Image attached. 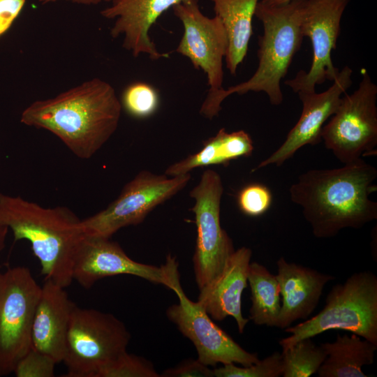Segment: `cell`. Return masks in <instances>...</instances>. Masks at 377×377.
I'll return each mask as SVG.
<instances>
[{
	"label": "cell",
	"instance_id": "1",
	"mask_svg": "<svg viewBox=\"0 0 377 377\" xmlns=\"http://www.w3.org/2000/svg\"><path fill=\"white\" fill-rule=\"evenodd\" d=\"M377 169L361 158L334 169L310 170L289 188L293 202L317 238L336 236L344 228L358 229L377 219Z\"/></svg>",
	"mask_w": 377,
	"mask_h": 377
},
{
	"label": "cell",
	"instance_id": "2",
	"mask_svg": "<svg viewBox=\"0 0 377 377\" xmlns=\"http://www.w3.org/2000/svg\"><path fill=\"white\" fill-rule=\"evenodd\" d=\"M121 109L113 87L95 77L53 98L33 102L20 121L50 131L75 156L89 159L116 131Z\"/></svg>",
	"mask_w": 377,
	"mask_h": 377
},
{
	"label": "cell",
	"instance_id": "3",
	"mask_svg": "<svg viewBox=\"0 0 377 377\" xmlns=\"http://www.w3.org/2000/svg\"><path fill=\"white\" fill-rule=\"evenodd\" d=\"M0 223L11 230L15 241L29 242L45 280L64 288L71 284L74 258L84 236L74 212L0 192Z\"/></svg>",
	"mask_w": 377,
	"mask_h": 377
},
{
	"label": "cell",
	"instance_id": "4",
	"mask_svg": "<svg viewBox=\"0 0 377 377\" xmlns=\"http://www.w3.org/2000/svg\"><path fill=\"white\" fill-rule=\"evenodd\" d=\"M305 2L292 0L277 6L258 2L255 16L261 22L263 32L258 37L257 69L248 80L206 96L200 109L203 117L212 119L218 116L222 102L234 94L264 92L272 105L282 103L281 82L287 75L304 38L300 24Z\"/></svg>",
	"mask_w": 377,
	"mask_h": 377
},
{
	"label": "cell",
	"instance_id": "5",
	"mask_svg": "<svg viewBox=\"0 0 377 377\" xmlns=\"http://www.w3.org/2000/svg\"><path fill=\"white\" fill-rule=\"evenodd\" d=\"M341 330L377 345V276L371 271L351 274L332 287L323 309L312 318L284 329L291 335L279 341L283 348L325 331Z\"/></svg>",
	"mask_w": 377,
	"mask_h": 377
},
{
	"label": "cell",
	"instance_id": "6",
	"mask_svg": "<svg viewBox=\"0 0 377 377\" xmlns=\"http://www.w3.org/2000/svg\"><path fill=\"white\" fill-rule=\"evenodd\" d=\"M131 334L114 315L75 305L71 316L62 362L66 377H97L127 351Z\"/></svg>",
	"mask_w": 377,
	"mask_h": 377
},
{
	"label": "cell",
	"instance_id": "7",
	"mask_svg": "<svg viewBox=\"0 0 377 377\" xmlns=\"http://www.w3.org/2000/svg\"><path fill=\"white\" fill-rule=\"evenodd\" d=\"M168 288L178 297L179 303L168 308V318L194 345L198 360L207 366L218 363L249 366L259 360L257 353H249L212 320L204 308L186 295L179 281L178 262L168 255L163 265Z\"/></svg>",
	"mask_w": 377,
	"mask_h": 377
},
{
	"label": "cell",
	"instance_id": "8",
	"mask_svg": "<svg viewBox=\"0 0 377 377\" xmlns=\"http://www.w3.org/2000/svg\"><path fill=\"white\" fill-rule=\"evenodd\" d=\"M376 101L377 85L364 71L357 89L351 94H344L337 111L323 126L321 140L343 164L376 154Z\"/></svg>",
	"mask_w": 377,
	"mask_h": 377
},
{
	"label": "cell",
	"instance_id": "9",
	"mask_svg": "<svg viewBox=\"0 0 377 377\" xmlns=\"http://www.w3.org/2000/svg\"><path fill=\"white\" fill-rule=\"evenodd\" d=\"M190 179V172L168 176L140 171L106 208L81 220L82 232L87 236L111 238L119 230L143 222L154 208L182 191Z\"/></svg>",
	"mask_w": 377,
	"mask_h": 377
},
{
	"label": "cell",
	"instance_id": "10",
	"mask_svg": "<svg viewBox=\"0 0 377 377\" xmlns=\"http://www.w3.org/2000/svg\"><path fill=\"white\" fill-rule=\"evenodd\" d=\"M223 193L221 176L217 172L208 169L203 172L198 184L189 193L195 200L191 209L197 227L193 263L199 291L219 277L235 251L232 239L221 226Z\"/></svg>",
	"mask_w": 377,
	"mask_h": 377
},
{
	"label": "cell",
	"instance_id": "11",
	"mask_svg": "<svg viewBox=\"0 0 377 377\" xmlns=\"http://www.w3.org/2000/svg\"><path fill=\"white\" fill-rule=\"evenodd\" d=\"M41 286L25 267L0 272V376L13 373L31 347V332Z\"/></svg>",
	"mask_w": 377,
	"mask_h": 377
},
{
	"label": "cell",
	"instance_id": "12",
	"mask_svg": "<svg viewBox=\"0 0 377 377\" xmlns=\"http://www.w3.org/2000/svg\"><path fill=\"white\" fill-rule=\"evenodd\" d=\"M350 0H306L300 29L309 38L312 61L308 71H300L296 76L284 81L295 93L316 91V86L333 82L339 69L332 59L341 30V21Z\"/></svg>",
	"mask_w": 377,
	"mask_h": 377
},
{
	"label": "cell",
	"instance_id": "13",
	"mask_svg": "<svg viewBox=\"0 0 377 377\" xmlns=\"http://www.w3.org/2000/svg\"><path fill=\"white\" fill-rule=\"evenodd\" d=\"M172 10L184 28L176 52L206 74L209 85L207 96H212L223 89V61L228 47L225 28L217 16H205L198 3H180Z\"/></svg>",
	"mask_w": 377,
	"mask_h": 377
},
{
	"label": "cell",
	"instance_id": "14",
	"mask_svg": "<svg viewBox=\"0 0 377 377\" xmlns=\"http://www.w3.org/2000/svg\"><path fill=\"white\" fill-rule=\"evenodd\" d=\"M353 70L345 66L332 84L321 93H297L302 110L296 124L289 131L283 144L269 157L262 161L252 172L274 164L281 166L301 147L319 144L324 123L337 111L343 94L351 86Z\"/></svg>",
	"mask_w": 377,
	"mask_h": 377
},
{
	"label": "cell",
	"instance_id": "15",
	"mask_svg": "<svg viewBox=\"0 0 377 377\" xmlns=\"http://www.w3.org/2000/svg\"><path fill=\"white\" fill-rule=\"evenodd\" d=\"M120 274L133 275L156 284L167 285L163 265L156 267L135 261L110 238L84 235L74 258L73 280L89 288L103 278Z\"/></svg>",
	"mask_w": 377,
	"mask_h": 377
},
{
	"label": "cell",
	"instance_id": "16",
	"mask_svg": "<svg viewBox=\"0 0 377 377\" xmlns=\"http://www.w3.org/2000/svg\"><path fill=\"white\" fill-rule=\"evenodd\" d=\"M200 0H112L111 5L101 11L108 20H114L110 36H123L122 46L134 57L145 54L151 59L168 58L160 52L151 40L149 31L158 17L177 4L199 3Z\"/></svg>",
	"mask_w": 377,
	"mask_h": 377
},
{
	"label": "cell",
	"instance_id": "17",
	"mask_svg": "<svg viewBox=\"0 0 377 377\" xmlns=\"http://www.w3.org/2000/svg\"><path fill=\"white\" fill-rule=\"evenodd\" d=\"M75 305L65 288L45 280L33 318L30 348L48 356L56 364L61 362Z\"/></svg>",
	"mask_w": 377,
	"mask_h": 377
},
{
	"label": "cell",
	"instance_id": "18",
	"mask_svg": "<svg viewBox=\"0 0 377 377\" xmlns=\"http://www.w3.org/2000/svg\"><path fill=\"white\" fill-rule=\"evenodd\" d=\"M276 274L282 297L276 327L286 329L295 321L306 319L316 308L330 274L280 258Z\"/></svg>",
	"mask_w": 377,
	"mask_h": 377
},
{
	"label": "cell",
	"instance_id": "19",
	"mask_svg": "<svg viewBox=\"0 0 377 377\" xmlns=\"http://www.w3.org/2000/svg\"><path fill=\"white\" fill-rule=\"evenodd\" d=\"M252 251L242 246L234 251L219 277L200 290L197 302L214 320L221 321L227 316L235 320L238 331L243 333L249 321L242 315V295L247 287V274Z\"/></svg>",
	"mask_w": 377,
	"mask_h": 377
},
{
	"label": "cell",
	"instance_id": "20",
	"mask_svg": "<svg viewBox=\"0 0 377 377\" xmlns=\"http://www.w3.org/2000/svg\"><path fill=\"white\" fill-rule=\"evenodd\" d=\"M260 0H211L215 15L222 22L228 39L226 66L235 75L245 59L253 34V18Z\"/></svg>",
	"mask_w": 377,
	"mask_h": 377
},
{
	"label": "cell",
	"instance_id": "21",
	"mask_svg": "<svg viewBox=\"0 0 377 377\" xmlns=\"http://www.w3.org/2000/svg\"><path fill=\"white\" fill-rule=\"evenodd\" d=\"M253 151V140L246 131L228 133L222 128L204 142L201 150L170 165L165 175H184L194 168L211 165H228L234 159L250 156Z\"/></svg>",
	"mask_w": 377,
	"mask_h": 377
},
{
	"label": "cell",
	"instance_id": "22",
	"mask_svg": "<svg viewBox=\"0 0 377 377\" xmlns=\"http://www.w3.org/2000/svg\"><path fill=\"white\" fill-rule=\"evenodd\" d=\"M327 356L317 371L319 377H367L364 366L374 362L377 345L354 334H338L333 342L321 344Z\"/></svg>",
	"mask_w": 377,
	"mask_h": 377
},
{
	"label": "cell",
	"instance_id": "23",
	"mask_svg": "<svg viewBox=\"0 0 377 377\" xmlns=\"http://www.w3.org/2000/svg\"><path fill=\"white\" fill-rule=\"evenodd\" d=\"M247 281L251 300L249 319L257 325L276 327L281 309L276 276L264 265L252 262L249 267Z\"/></svg>",
	"mask_w": 377,
	"mask_h": 377
},
{
	"label": "cell",
	"instance_id": "24",
	"mask_svg": "<svg viewBox=\"0 0 377 377\" xmlns=\"http://www.w3.org/2000/svg\"><path fill=\"white\" fill-rule=\"evenodd\" d=\"M281 355L283 377H309L317 373L327 356L322 346H317L311 338L283 348Z\"/></svg>",
	"mask_w": 377,
	"mask_h": 377
},
{
	"label": "cell",
	"instance_id": "25",
	"mask_svg": "<svg viewBox=\"0 0 377 377\" xmlns=\"http://www.w3.org/2000/svg\"><path fill=\"white\" fill-rule=\"evenodd\" d=\"M120 101L128 114L135 118H145L156 112L159 98L154 87L146 82H136L124 89Z\"/></svg>",
	"mask_w": 377,
	"mask_h": 377
},
{
	"label": "cell",
	"instance_id": "26",
	"mask_svg": "<svg viewBox=\"0 0 377 377\" xmlns=\"http://www.w3.org/2000/svg\"><path fill=\"white\" fill-rule=\"evenodd\" d=\"M216 377H279L283 373L282 355L278 351L249 366L230 363L213 369Z\"/></svg>",
	"mask_w": 377,
	"mask_h": 377
},
{
	"label": "cell",
	"instance_id": "27",
	"mask_svg": "<svg viewBox=\"0 0 377 377\" xmlns=\"http://www.w3.org/2000/svg\"><path fill=\"white\" fill-rule=\"evenodd\" d=\"M153 364L127 351L103 369L97 377H160Z\"/></svg>",
	"mask_w": 377,
	"mask_h": 377
},
{
	"label": "cell",
	"instance_id": "28",
	"mask_svg": "<svg viewBox=\"0 0 377 377\" xmlns=\"http://www.w3.org/2000/svg\"><path fill=\"white\" fill-rule=\"evenodd\" d=\"M237 202L239 209L244 214L258 216L269 208L272 194L265 186L257 183L251 184L239 191Z\"/></svg>",
	"mask_w": 377,
	"mask_h": 377
},
{
	"label": "cell",
	"instance_id": "29",
	"mask_svg": "<svg viewBox=\"0 0 377 377\" xmlns=\"http://www.w3.org/2000/svg\"><path fill=\"white\" fill-rule=\"evenodd\" d=\"M56 364L48 356L30 348L18 362L13 373L17 377H52Z\"/></svg>",
	"mask_w": 377,
	"mask_h": 377
},
{
	"label": "cell",
	"instance_id": "30",
	"mask_svg": "<svg viewBox=\"0 0 377 377\" xmlns=\"http://www.w3.org/2000/svg\"><path fill=\"white\" fill-rule=\"evenodd\" d=\"M213 369L198 359H188L163 371L161 377H214Z\"/></svg>",
	"mask_w": 377,
	"mask_h": 377
},
{
	"label": "cell",
	"instance_id": "31",
	"mask_svg": "<svg viewBox=\"0 0 377 377\" xmlns=\"http://www.w3.org/2000/svg\"><path fill=\"white\" fill-rule=\"evenodd\" d=\"M25 3L26 0H0V36L10 29Z\"/></svg>",
	"mask_w": 377,
	"mask_h": 377
},
{
	"label": "cell",
	"instance_id": "32",
	"mask_svg": "<svg viewBox=\"0 0 377 377\" xmlns=\"http://www.w3.org/2000/svg\"><path fill=\"white\" fill-rule=\"evenodd\" d=\"M58 0H38V1L41 4H47L52 2H56ZM70 1L74 3L90 6V5H96L101 2H109L112 0H67Z\"/></svg>",
	"mask_w": 377,
	"mask_h": 377
},
{
	"label": "cell",
	"instance_id": "33",
	"mask_svg": "<svg viewBox=\"0 0 377 377\" xmlns=\"http://www.w3.org/2000/svg\"><path fill=\"white\" fill-rule=\"evenodd\" d=\"M8 230L9 229L6 226L0 223V251L5 247L6 238Z\"/></svg>",
	"mask_w": 377,
	"mask_h": 377
},
{
	"label": "cell",
	"instance_id": "34",
	"mask_svg": "<svg viewBox=\"0 0 377 377\" xmlns=\"http://www.w3.org/2000/svg\"><path fill=\"white\" fill-rule=\"evenodd\" d=\"M292 0H260V1L267 6H277L288 3Z\"/></svg>",
	"mask_w": 377,
	"mask_h": 377
}]
</instances>
